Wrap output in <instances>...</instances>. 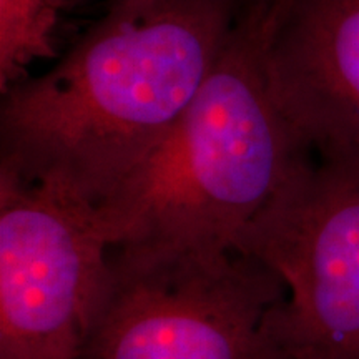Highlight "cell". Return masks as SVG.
<instances>
[{
    "label": "cell",
    "mask_w": 359,
    "mask_h": 359,
    "mask_svg": "<svg viewBox=\"0 0 359 359\" xmlns=\"http://www.w3.org/2000/svg\"><path fill=\"white\" fill-rule=\"evenodd\" d=\"M110 250L97 205L0 168V359H77Z\"/></svg>",
    "instance_id": "obj_4"
},
{
    "label": "cell",
    "mask_w": 359,
    "mask_h": 359,
    "mask_svg": "<svg viewBox=\"0 0 359 359\" xmlns=\"http://www.w3.org/2000/svg\"><path fill=\"white\" fill-rule=\"evenodd\" d=\"M233 0H115L55 67L4 93L0 168L110 198L222 55Z\"/></svg>",
    "instance_id": "obj_1"
},
{
    "label": "cell",
    "mask_w": 359,
    "mask_h": 359,
    "mask_svg": "<svg viewBox=\"0 0 359 359\" xmlns=\"http://www.w3.org/2000/svg\"><path fill=\"white\" fill-rule=\"evenodd\" d=\"M298 0H266V19H264V32L269 40L276 32L278 27L285 22L290 12L293 11Z\"/></svg>",
    "instance_id": "obj_8"
},
{
    "label": "cell",
    "mask_w": 359,
    "mask_h": 359,
    "mask_svg": "<svg viewBox=\"0 0 359 359\" xmlns=\"http://www.w3.org/2000/svg\"><path fill=\"white\" fill-rule=\"evenodd\" d=\"M281 278L266 318L288 359H359V160L313 161L238 238Z\"/></svg>",
    "instance_id": "obj_5"
},
{
    "label": "cell",
    "mask_w": 359,
    "mask_h": 359,
    "mask_svg": "<svg viewBox=\"0 0 359 359\" xmlns=\"http://www.w3.org/2000/svg\"><path fill=\"white\" fill-rule=\"evenodd\" d=\"M281 109L323 160H359V0H298L266 45Z\"/></svg>",
    "instance_id": "obj_6"
},
{
    "label": "cell",
    "mask_w": 359,
    "mask_h": 359,
    "mask_svg": "<svg viewBox=\"0 0 359 359\" xmlns=\"http://www.w3.org/2000/svg\"><path fill=\"white\" fill-rule=\"evenodd\" d=\"M64 0H0V90L24 80L35 60L50 58Z\"/></svg>",
    "instance_id": "obj_7"
},
{
    "label": "cell",
    "mask_w": 359,
    "mask_h": 359,
    "mask_svg": "<svg viewBox=\"0 0 359 359\" xmlns=\"http://www.w3.org/2000/svg\"><path fill=\"white\" fill-rule=\"evenodd\" d=\"M266 0L236 17L167 137L98 205L111 248L235 251L246 226L313 163L266 72Z\"/></svg>",
    "instance_id": "obj_2"
},
{
    "label": "cell",
    "mask_w": 359,
    "mask_h": 359,
    "mask_svg": "<svg viewBox=\"0 0 359 359\" xmlns=\"http://www.w3.org/2000/svg\"><path fill=\"white\" fill-rule=\"evenodd\" d=\"M77 359H288L268 331L281 278L240 251L127 245Z\"/></svg>",
    "instance_id": "obj_3"
}]
</instances>
